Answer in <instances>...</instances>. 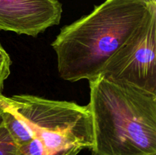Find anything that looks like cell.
Listing matches in <instances>:
<instances>
[{
  "instance_id": "5b68a950",
  "label": "cell",
  "mask_w": 156,
  "mask_h": 155,
  "mask_svg": "<svg viewBox=\"0 0 156 155\" xmlns=\"http://www.w3.org/2000/svg\"><path fill=\"white\" fill-rule=\"evenodd\" d=\"M59 0H0V30L37 36L59 24Z\"/></svg>"
},
{
  "instance_id": "ba28073f",
  "label": "cell",
  "mask_w": 156,
  "mask_h": 155,
  "mask_svg": "<svg viewBox=\"0 0 156 155\" xmlns=\"http://www.w3.org/2000/svg\"><path fill=\"white\" fill-rule=\"evenodd\" d=\"M2 105L0 103V115L2 114Z\"/></svg>"
},
{
  "instance_id": "277c9868",
  "label": "cell",
  "mask_w": 156,
  "mask_h": 155,
  "mask_svg": "<svg viewBox=\"0 0 156 155\" xmlns=\"http://www.w3.org/2000/svg\"><path fill=\"white\" fill-rule=\"evenodd\" d=\"M156 10L111 58L100 75L156 94Z\"/></svg>"
},
{
  "instance_id": "52a82bcc",
  "label": "cell",
  "mask_w": 156,
  "mask_h": 155,
  "mask_svg": "<svg viewBox=\"0 0 156 155\" xmlns=\"http://www.w3.org/2000/svg\"><path fill=\"white\" fill-rule=\"evenodd\" d=\"M11 64L12 61L9 54L0 44V95L2 94L5 81L11 73Z\"/></svg>"
},
{
  "instance_id": "6da1fadb",
  "label": "cell",
  "mask_w": 156,
  "mask_h": 155,
  "mask_svg": "<svg viewBox=\"0 0 156 155\" xmlns=\"http://www.w3.org/2000/svg\"><path fill=\"white\" fill-rule=\"evenodd\" d=\"M155 10L156 0H106L62 27L51 44L59 76L71 82L97 78Z\"/></svg>"
},
{
  "instance_id": "3957f363",
  "label": "cell",
  "mask_w": 156,
  "mask_h": 155,
  "mask_svg": "<svg viewBox=\"0 0 156 155\" xmlns=\"http://www.w3.org/2000/svg\"><path fill=\"white\" fill-rule=\"evenodd\" d=\"M42 144L45 155H77L94 144L92 119L88 105L33 95L6 97Z\"/></svg>"
},
{
  "instance_id": "7a4b0ae2",
  "label": "cell",
  "mask_w": 156,
  "mask_h": 155,
  "mask_svg": "<svg viewBox=\"0 0 156 155\" xmlns=\"http://www.w3.org/2000/svg\"><path fill=\"white\" fill-rule=\"evenodd\" d=\"M88 81L92 155H156V94L101 75Z\"/></svg>"
},
{
  "instance_id": "8992f818",
  "label": "cell",
  "mask_w": 156,
  "mask_h": 155,
  "mask_svg": "<svg viewBox=\"0 0 156 155\" xmlns=\"http://www.w3.org/2000/svg\"><path fill=\"white\" fill-rule=\"evenodd\" d=\"M0 155H19L18 147L4 124L2 112L0 115Z\"/></svg>"
}]
</instances>
